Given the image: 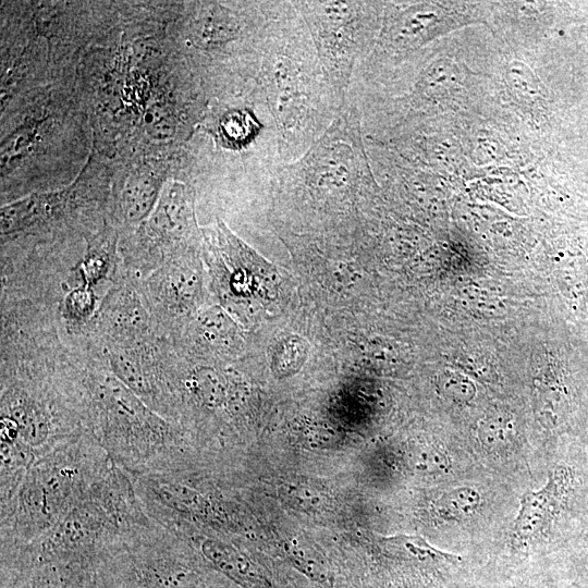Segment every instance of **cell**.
Returning a JSON list of instances; mask_svg holds the SVG:
<instances>
[{"label": "cell", "mask_w": 588, "mask_h": 588, "mask_svg": "<svg viewBox=\"0 0 588 588\" xmlns=\"http://www.w3.org/2000/svg\"><path fill=\"white\" fill-rule=\"evenodd\" d=\"M164 338L139 291L137 279L121 268L102 295L88 335L82 341L100 350L131 348Z\"/></svg>", "instance_id": "11"}, {"label": "cell", "mask_w": 588, "mask_h": 588, "mask_svg": "<svg viewBox=\"0 0 588 588\" xmlns=\"http://www.w3.org/2000/svg\"><path fill=\"white\" fill-rule=\"evenodd\" d=\"M572 482L568 468H555L547 485L539 491H528L520 501L514 526V542L520 547L539 535L552 520L565 501Z\"/></svg>", "instance_id": "13"}, {"label": "cell", "mask_w": 588, "mask_h": 588, "mask_svg": "<svg viewBox=\"0 0 588 588\" xmlns=\"http://www.w3.org/2000/svg\"><path fill=\"white\" fill-rule=\"evenodd\" d=\"M479 494L470 488H457L442 497L439 511L442 517L461 519L471 514L479 504Z\"/></svg>", "instance_id": "16"}, {"label": "cell", "mask_w": 588, "mask_h": 588, "mask_svg": "<svg viewBox=\"0 0 588 588\" xmlns=\"http://www.w3.org/2000/svg\"><path fill=\"white\" fill-rule=\"evenodd\" d=\"M256 79L279 134L282 162L302 156L346 100L327 79L311 36L292 1H281L268 25Z\"/></svg>", "instance_id": "2"}, {"label": "cell", "mask_w": 588, "mask_h": 588, "mask_svg": "<svg viewBox=\"0 0 588 588\" xmlns=\"http://www.w3.org/2000/svg\"><path fill=\"white\" fill-rule=\"evenodd\" d=\"M69 588H105L96 573L85 574L74 580Z\"/></svg>", "instance_id": "17"}, {"label": "cell", "mask_w": 588, "mask_h": 588, "mask_svg": "<svg viewBox=\"0 0 588 588\" xmlns=\"http://www.w3.org/2000/svg\"><path fill=\"white\" fill-rule=\"evenodd\" d=\"M166 160L162 157H139L111 185L109 218L120 231L142 223L154 210L166 184Z\"/></svg>", "instance_id": "12"}, {"label": "cell", "mask_w": 588, "mask_h": 588, "mask_svg": "<svg viewBox=\"0 0 588 588\" xmlns=\"http://www.w3.org/2000/svg\"><path fill=\"white\" fill-rule=\"evenodd\" d=\"M281 1H197L179 5L172 39L201 77L257 75L268 25Z\"/></svg>", "instance_id": "6"}, {"label": "cell", "mask_w": 588, "mask_h": 588, "mask_svg": "<svg viewBox=\"0 0 588 588\" xmlns=\"http://www.w3.org/2000/svg\"><path fill=\"white\" fill-rule=\"evenodd\" d=\"M197 252L174 257L137 279L160 333L171 341L197 314L203 282Z\"/></svg>", "instance_id": "10"}, {"label": "cell", "mask_w": 588, "mask_h": 588, "mask_svg": "<svg viewBox=\"0 0 588 588\" xmlns=\"http://www.w3.org/2000/svg\"><path fill=\"white\" fill-rule=\"evenodd\" d=\"M88 574L52 565L23 571H1V588H69L78 577Z\"/></svg>", "instance_id": "14"}, {"label": "cell", "mask_w": 588, "mask_h": 588, "mask_svg": "<svg viewBox=\"0 0 588 588\" xmlns=\"http://www.w3.org/2000/svg\"><path fill=\"white\" fill-rule=\"evenodd\" d=\"M61 379L84 428L118 467L133 478L180 470L182 439L177 426L121 382L98 348H68Z\"/></svg>", "instance_id": "1"}, {"label": "cell", "mask_w": 588, "mask_h": 588, "mask_svg": "<svg viewBox=\"0 0 588 588\" xmlns=\"http://www.w3.org/2000/svg\"><path fill=\"white\" fill-rule=\"evenodd\" d=\"M155 523L137 494L133 478L112 464L89 494L38 540L1 552V569L52 565L97 572L131 537Z\"/></svg>", "instance_id": "3"}, {"label": "cell", "mask_w": 588, "mask_h": 588, "mask_svg": "<svg viewBox=\"0 0 588 588\" xmlns=\"http://www.w3.org/2000/svg\"><path fill=\"white\" fill-rule=\"evenodd\" d=\"M292 2L307 26L327 79L346 99L357 66L375 45L382 3L356 0Z\"/></svg>", "instance_id": "7"}, {"label": "cell", "mask_w": 588, "mask_h": 588, "mask_svg": "<svg viewBox=\"0 0 588 588\" xmlns=\"http://www.w3.org/2000/svg\"><path fill=\"white\" fill-rule=\"evenodd\" d=\"M121 233V268L136 279L174 257L197 252L204 233L196 221L193 188L182 181L168 180L151 213Z\"/></svg>", "instance_id": "8"}, {"label": "cell", "mask_w": 588, "mask_h": 588, "mask_svg": "<svg viewBox=\"0 0 588 588\" xmlns=\"http://www.w3.org/2000/svg\"><path fill=\"white\" fill-rule=\"evenodd\" d=\"M375 184L359 109L347 95L326 132L297 159L279 164L274 189L306 207L347 208Z\"/></svg>", "instance_id": "5"}, {"label": "cell", "mask_w": 588, "mask_h": 588, "mask_svg": "<svg viewBox=\"0 0 588 588\" xmlns=\"http://www.w3.org/2000/svg\"><path fill=\"white\" fill-rule=\"evenodd\" d=\"M112 464L86 429L37 457L1 507V552L38 540L89 494Z\"/></svg>", "instance_id": "4"}, {"label": "cell", "mask_w": 588, "mask_h": 588, "mask_svg": "<svg viewBox=\"0 0 588 588\" xmlns=\"http://www.w3.org/2000/svg\"><path fill=\"white\" fill-rule=\"evenodd\" d=\"M387 548L394 554L418 561H429L436 565L455 566L462 563L460 555L446 553L428 544L417 536H397L384 540Z\"/></svg>", "instance_id": "15"}, {"label": "cell", "mask_w": 588, "mask_h": 588, "mask_svg": "<svg viewBox=\"0 0 588 588\" xmlns=\"http://www.w3.org/2000/svg\"><path fill=\"white\" fill-rule=\"evenodd\" d=\"M175 530L159 523L131 537L97 574L105 588H207Z\"/></svg>", "instance_id": "9"}]
</instances>
